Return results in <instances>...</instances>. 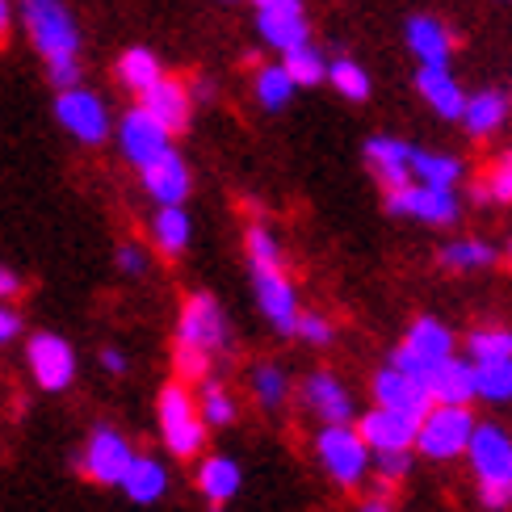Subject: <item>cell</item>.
Wrapping results in <instances>:
<instances>
[{"mask_svg":"<svg viewBox=\"0 0 512 512\" xmlns=\"http://www.w3.org/2000/svg\"><path fill=\"white\" fill-rule=\"evenodd\" d=\"M433 403H454V408H466L475 399V366H466L458 357H445L433 366V374L424 378Z\"/></svg>","mask_w":512,"mask_h":512,"instance_id":"19","label":"cell"},{"mask_svg":"<svg viewBox=\"0 0 512 512\" xmlns=\"http://www.w3.org/2000/svg\"><path fill=\"white\" fill-rule=\"evenodd\" d=\"M412 143H403V139H387V135H378L366 143V164H370V173L387 185V189H399V185H408L412 181Z\"/></svg>","mask_w":512,"mask_h":512,"instance_id":"18","label":"cell"},{"mask_svg":"<svg viewBox=\"0 0 512 512\" xmlns=\"http://www.w3.org/2000/svg\"><path fill=\"white\" fill-rule=\"evenodd\" d=\"M319 462L328 466V475L340 487H357L370 471V445L361 441V433H353L349 424H328L319 433Z\"/></svg>","mask_w":512,"mask_h":512,"instance_id":"5","label":"cell"},{"mask_svg":"<svg viewBox=\"0 0 512 512\" xmlns=\"http://www.w3.org/2000/svg\"><path fill=\"white\" fill-rule=\"evenodd\" d=\"M361 512H391V508H387V500H370V504L361 508Z\"/></svg>","mask_w":512,"mask_h":512,"instance_id":"50","label":"cell"},{"mask_svg":"<svg viewBox=\"0 0 512 512\" xmlns=\"http://www.w3.org/2000/svg\"><path fill=\"white\" fill-rule=\"evenodd\" d=\"M55 118H59L63 131H68L72 139H80V143H105L110 139V110H105V101L97 93L80 89V84L59 89Z\"/></svg>","mask_w":512,"mask_h":512,"instance_id":"7","label":"cell"},{"mask_svg":"<svg viewBox=\"0 0 512 512\" xmlns=\"http://www.w3.org/2000/svg\"><path fill=\"white\" fill-rule=\"evenodd\" d=\"M466 349L475 361H492V357H512V332L508 328H479L466 336Z\"/></svg>","mask_w":512,"mask_h":512,"instance_id":"35","label":"cell"},{"mask_svg":"<svg viewBox=\"0 0 512 512\" xmlns=\"http://www.w3.org/2000/svg\"><path fill=\"white\" fill-rule=\"evenodd\" d=\"M248 261H282V248L269 236V227H248Z\"/></svg>","mask_w":512,"mask_h":512,"instance_id":"40","label":"cell"},{"mask_svg":"<svg viewBox=\"0 0 512 512\" xmlns=\"http://www.w3.org/2000/svg\"><path fill=\"white\" fill-rule=\"evenodd\" d=\"M101 366L110 370V374H126V357H122L118 349H105V353H101Z\"/></svg>","mask_w":512,"mask_h":512,"instance_id":"49","label":"cell"},{"mask_svg":"<svg viewBox=\"0 0 512 512\" xmlns=\"http://www.w3.org/2000/svg\"><path fill=\"white\" fill-rule=\"evenodd\" d=\"M324 80H332L336 93L349 97V101H366V97H370V76H366V68H361V63H353V59H345V55L328 63V76H324Z\"/></svg>","mask_w":512,"mask_h":512,"instance_id":"32","label":"cell"},{"mask_svg":"<svg viewBox=\"0 0 512 512\" xmlns=\"http://www.w3.org/2000/svg\"><path fill=\"white\" fill-rule=\"evenodd\" d=\"M131 458H135L131 441H126L118 429H110V424H101V429H93L89 441H84V450H80L76 466L84 471V479H89V483L114 487V483H122V475H126V466H131Z\"/></svg>","mask_w":512,"mask_h":512,"instance_id":"6","label":"cell"},{"mask_svg":"<svg viewBox=\"0 0 512 512\" xmlns=\"http://www.w3.org/2000/svg\"><path fill=\"white\" fill-rule=\"evenodd\" d=\"M483 194H487V202H512V152L500 156L492 177L483 181Z\"/></svg>","mask_w":512,"mask_h":512,"instance_id":"39","label":"cell"},{"mask_svg":"<svg viewBox=\"0 0 512 512\" xmlns=\"http://www.w3.org/2000/svg\"><path fill=\"white\" fill-rule=\"evenodd\" d=\"M282 68L290 72L294 89H315V84L328 76V59L319 55V47H311V42H298V47H290L282 55Z\"/></svg>","mask_w":512,"mask_h":512,"instance_id":"29","label":"cell"},{"mask_svg":"<svg viewBox=\"0 0 512 512\" xmlns=\"http://www.w3.org/2000/svg\"><path fill=\"white\" fill-rule=\"evenodd\" d=\"M412 177L420 185H441V189H454L458 177H462V164L454 156H437V152H420V147H412Z\"/></svg>","mask_w":512,"mask_h":512,"instance_id":"30","label":"cell"},{"mask_svg":"<svg viewBox=\"0 0 512 512\" xmlns=\"http://www.w3.org/2000/svg\"><path fill=\"white\" fill-rule=\"evenodd\" d=\"M30 374L42 391H63V387H72V378H76V353L72 345L63 336L55 332H38L30 336Z\"/></svg>","mask_w":512,"mask_h":512,"instance_id":"11","label":"cell"},{"mask_svg":"<svg viewBox=\"0 0 512 512\" xmlns=\"http://www.w3.org/2000/svg\"><path fill=\"white\" fill-rule=\"evenodd\" d=\"M412 353H420L429 366H437V361L454 357V332L437 324V319H416V324L408 328V340H403Z\"/></svg>","mask_w":512,"mask_h":512,"instance_id":"26","label":"cell"},{"mask_svg":"<svg viewBox=\"0 0 512 512\" xmlns=\"http://www.w3.org/2000/svg\"><path fill=\"white\" fill-rule=\"evenodd\" d=\"M139 105L152 114L168 135H177L189 126V114H194V97H189V84L173 80V76H160L152 89L139 93Z\"/></svg>","mask_w":512,"mask_h":512,"instance_id":"14","label":"cell"},{"mask_svg":"<svg viewBox=\"0 0 512 512\" xmlns=\"http://www.w3.org/2000/svg\"><path fill=\"white\" fill-rule=\"evenodd\" d=\"M391 366H395V370H403V374H412V378H420V382L433 374V366H429V361H424L420 353H412L408 345H399V349L391 353Z\"/></svg>","mask_w":512,"mask_h":512,"instance_id":"42","label":"cell"},{"mask_svg":"<svg viewBox=\"0 0 512 512\" xmlns=\"http://www.w3.org/2000/svg\"><path fill=\"white\" fill-rule=\"evenodd\" d=\"M475 395L492 399V403H508L512 399V357H492L475 366Z\"/></svg>","mask_w":512,"mask_h":512,"instance_id":"31","label":"cell"},{"mask_svg":"<svg viewBox=\"0 0 512 512\" xmlns=\"http://www.w3.org/2000/svg\"><path fill=\"white\" fill-rule=\"evenodd\" d=\"M248 265H252V282H256V298H261V311L273 319V328L294 332L298 298H294V286L282 273V261H248Z\"/></svg>","mask_w":512,"mask_h":512,"instance_id":"12","label":"cell"},{"mask_svg":"<svg viewBox=\"0 0 512 512\" xmlns=\"http://www.w3.org/2000/svg\"><path fill=\"white\" fill-rule=\"evenodd\" d=\"M118 487H122V492L131 496L135 504H156V500L168 492V471H164V462L147 458V454H135Z\"/></svg>","mask_w":512,"mask_h":512,"instance_id":"23","label":"cell"},{"mask_svg":"<svg viewBox=\"0 0 512 512\" xmlns=\"http://www.w3.org/2000/svg\"><path fill=\"white\" fill-rule=\"evenodd\" d=\"M152 240L164 256H181L189 248V215L181 206H160L152 219Z\"/></svg>","mask_w":512,"mask_h":512,"instance_id":"28","label":"cell"},{"mask_svg":"<svg viewBox=\"0 0 512 512\" xmlns=\"http://www.w3.org/2000/svg\"><path fill=\"white\" fill-rule=\"evenodd\" d=\"M387 210L391 215H408L420 223H437V227H450L458 219V198L454 189H441V185H399L387 189Z\"/></svg>","mask_w":512,"mask_h":512,"instance_id":"8","label":"cell"},{"mask_svg":"<svg viewBox=\"0 0 512 512\" xmlns=\"http://www.w3.org/2000/svg\"><path fill=\"white\" fill-rule=\"evenodd\" d=\"M17 17L26 26L34 51L55 63V59H80V26L63 0H21Z\"/></svg>","mask_w":512,"mask_h":512,"instance_id":"2","label":"cell"},{"mask_svg":"<svg viewBox=\"0 0 512 512\" xmlns=\"http://www.w3.org/2000/svg\"><path fill=\"white\" fill-rule=\"evenodd\" d=\"M160 433H164V445L173 450L177 458H194L202 445H206V420L198 412L194 395H189L185 382H168L160 391Z\"/></svg>","mask_w":512,"mask_h":512,"instance_id":"3","label":"cell"},{"mask_svg":"<svg viewBox=\"0 0 512 512\" xmlns=\"http://www.w3.org/2000/svg\"><path fill=\"white\" fill-rule=\"evenodd\" d=\"M198 412L206 424H215V429H223V424L236 420V403H231V395L219 387V382H206L202 387V403H198Z\"/></svg>","mask_w":512,"mask_h":512,"instance_id":"36","label":"cell"},{"mask_svg":"<svg viewBox=\"0 0 512 512\" xmlns=\"http://www.w3.org/2000/svg\"><path fill=\"white\" fill-rule=\"evenodd\" d=\"M374 399H378V408H395V412L416 416V420H424V412L433 408L429 387H424L420 378L395 370V366H387L374 378Z\"/></svg>","mask_w":512,"mask_h":512,"instance_id":"15","label":"cell"},{"mask_svg":"<svg viewBox=\"0 0 512 512\" xmlns=\"http://www.w3.org/2000/svg\"><path fill=\"white\" fill-rule=\"evenodd\" d=\"M21 294V277L9 269V265H0V303H9V298Z\"/></svg>","mask_w":512,"mask_h":512,"instance_id":"47","label":"cell"},{"mask_svg":"<svg viewBox=\"0 0 512 512\" xmlns=\"http://www.w3.org/2000/svg\"><path fill=\"white\" fill-rule=\"evenodd\" d=\"M294 332H298V336H307L311 345H328V340H332V324H328L324 315H298Z\"/></svg>","mask_w":512,"mask_h":512,"instance_id":"43","label":"cell"},{"mask_svg":"<svg viewBox=\"0 0 512 512\" xmlns=\"http://www.w3.org/2000/svg\"><path fill=\"white\" fill-rule=\"evenodd\" d=\"M17 336H21V315L9 303H0V345H9Z\"/></svg>","mask_w":512,"mask_h":512,"instance_id":"46","label":"cell"},{"mask_svg":"<svg viewBox=\"0 0 512 512\" xmlns=\"http://www.w3.org/2000/svg\"><path fill=\"white\" fill-rule=\"evenodd\" d=\"M466 454L475 462L483 508H508L512 504V437L500 424H475Z\"/></svg>","mask_w":512,"mask_h":512,"instance_id":"1","label":"cell"},{"mask_svg":"<svg viewBox=\"0 0 512 512\" xmlns=\"http://www.w3.org/2000/svg\"><path fill=\"white\" fill-rule=\"evenodd\" d=\"M504 118H508V97L496 93V89H483V93H475V97H466L462 114H458V122H462L475 139L496 135L500 126H504Z\"/></svg>","mask_w":512,"mask_h":512,"instance_id":"22","label":"cell"},{"mask_svg":"<svg viewBox=\"0 0 512 512\" xmlns=\"http://www.w3.org/2000/svg\"><path fill=\"white\" fill-rule=\"evenodd\" d=\"M492 261H496V252L487 248L483 240H454V244L441 248V265L445 269H483Z\"/></svg>","mask_w":512,"mask_h":512,"instance_id":"34","label":"cell"},{"mask_svg":"<svg viewBox=\"0 0 512 512\" xmlns=\"http://www.w3.org/2000/svg\"><path fill=\"white\" fill-rule=\"evenodd\" d=\"M416 429L420 420L416 416H403L395 408H374L370 416H361V441L370 450H412L416 445Z\"/></svg>","mask_w":512,"mask_h":512,"instance_id":"16","label":"cell"},{"mask_svg":"<svg viewBox=\"0 0 512 512\" xmlns=\"http://www.w3.org/2000/svg\"><path fill=\"white\" fill-rule=\"evenodd\" d=\"M118 269H122V273H131V277H139V273L147 269L143 248H139V244H122V248H118Z\"/></svg>","mask_w":512,"mask_h":512,"instance_id":"45","label":"cell"},{"mask_svg":"<svg viewBox=\"0 0 512 512\" xmlns=\"http://www.w3.org/2000/svg\"><path fill=\"white\" fill-rule=\"evenodd\" d=\"M374 454H378V475H382V479L399 483L403 475L412 471V454H408V450H374Z\"/></svg>","mask_w":512,"mask_h":512,"instance_id":"41","label":"cell"},{"mask_svg":"<svg viewBox=\"0 0 512 512\" xmlns=\"http://www.w3.org/2000/svg\"><path fill=\"white\" fill-rule=\"evenodd\" d=\"M181 345H194L202 353H223L227 349V319L215 303V294H189L181 307V324H177Z\"/></svg>","mask_w":512,"mask_h":512,"instance_id":"9","label":"cell"},{"mask_svg":"<svg viewBox=\"0 0 512 512\" xmlns=\"http://www.w3.org/2000/svg\"><path fill=\"white\" fill-rule=\"evenodd\" d=\"M160 76H164V68H160L156 51H147V47L122 51V59H118V84H122V89L143 93V89H152Z\"/></svg>","mask_w":512,"mask_h":512,"instance_id":"27","label":"cell"},{"mask_svg":"<svg viewBox=\"0 0 512 512\" xmlns=\"http://www.w3.org/2000/svg\"><path fill=\"white\" fill-rule=\"evenodd\" d=\"M240 483H244V475H240V466L231 462V458H206L202 462V471H198V487H202V496L210 500V508H223L231 496L240 492Z\"/></svg>","mask_w":512,"mask_h":512,"instance_id":"25","label":"cell"},{"mask_svg":"<svg viewBox=\"0 0 512 512\" xmlns=\"http://www.w3.org/2000/svg\"><path fill=\"white\" fill-rule=\"evenodd\" d=\"M307 403H311V412L324 416L328 424H349V416H353V399L332 374H311L307 378Z\"/></svg>","mask_w":512,"mask_h":512,"instance_id":"24","label":"cell"},{"mask_svg":"<svg viewBox=\"0 0 512 512\" xmlns=\"http://www.w3.org/2000/svg\"><path fill=\"white\" fill-rule=\"evenodd\" d=\"M143 177V189L152 194L160 206H181L189 198V164L168 147L160 160H152L147 168H139Z\"/></svg>","mask_w":512,"mask_h":512,"instance_id":"17","label":"cell"},{"mask_svg":"<svg viewBox=\"0 0 512 512\" xmlns=\"http://www.w3.org/2000/svg\"><path fill=\"white\" fill-rule=\"evenodd\" d=\"M173 366H177V378H181V382H206V374H210V353H202V349H194V345H181V340H177Z\"/></svg>","mask_w":512,"mask_h":512,"instance_id":"38","label":"cell"},{"mask_svg":"<svg viewBox=\"0 0 512 512\" xmlns=\"http://www.w3.org/2000/svg\"><path fill=\"white\" fill-rule=\"evenodd\" d=\"M256 5V30L273 51H290L298 42H311L303 0H252Z\"/></svg>","mask_w":512,"mask_h":512,"instance_id":"10","label":"cell"},{"mask_svg":"<svg viewBox=\"0 0 512 512\" xmlns=\"http://www.w3.org/2000/svg\"><path fill=\"white\" fill-rule=\"evenodd\" d=\"M47 76L55 89H72V84H80V59H55L47 63Z\"/></svg>","mask_w":512,"mask_h":512,"instance_id":"44","label":"cell"},{"mask_svg":"<svg viewBox=\"0 0 512 512\" xmlns=\"http://www.w3.org/2000/svg\"><path fill=\"white\" fill-rule=\"evenodd\" d=\"M408 47L420 63H450V51H454V34L445 21L420 13L408 21Z\"/></svg>","mask_w":512,"mask_h":512,"instance_id":"21","label":"cell"},{"mask_svg":"<svg viewBox=\"0 0 512 512\" xmlns=\"http://www.w3.org/2000/svg\"><path fill=\"white\" fill-rule=\"evenodd\" d=\"M256 97H261L265 110H282V105H290L294 80H290V72L282 68V63H269V68L256 72Z\"/></svg>","mask_w":512,"mask_h":512,"instance_id":"33","label":"cell"},{"mask_svg":"<svg viewBox=\"0 0 512 512\" xmlns=\"http://www.w3.org/2000/svg\"><path fill=\"white\" fill-rule=\"evenodd\" d=\"M118 147L135 168H147L152 160H160L168 147H173V135H168L164 126L139 105V110H131L118 122Z\"/></svg>","mask_w":512,"mask_h":512,"instance_id":"13","label":"cell"},{"mask_svg":"<svg viewBox=\"0 0 512 512\" xmlns=\"http://www.w3.org/2000/svg\"><path fill=\"white\" fill-rule=\"evenodd\" d=\"M416 89H420V97L429 101L441 118H458L462 105H466V93L458 89V80L450 76V63H420Z\"/></svg>","mask_w":512,"mask_h":512,"instance_id":"20","label":"cell"},{"mask_svg":"<svg viewBox=\"0 0 512 512\" xmlns=\"http://www.w3.org/2000/svg\"><path fill=\"white\" fill-rule=\"evenodd\" d=\"M252 391L256 399H261V408H282V399H286V374L277 370V366H261L252 374Z\"/></svg>","mask_w":512,"mask_h":512,"instance_id":"37","label":"cell"},{"mask_svg":"<svg viewBox=\"0 0 512 512\" xmlns=\"http://www.w3.org/2000/svg\"><path fill=\"white\" fill-rule=\"evenodd\" d=\"M13 17H17L13 0H0V47H5V38H9V30H13Z\"/></svg>","mask_w":512,"mask_h":512,"instance_id":"48","label":"cell"},{"mask_svg":"<svg viewBox=\"0 0 512 512\" xmlns=\"http://www.w3.org/2000/svg\"><path fill=\"white\" fill-rule=\"evenodd\" d=\"M475 433V416L454 403H437V408L424 412L420 429H416V445L429 458H458L466 454V441Z\"/></svg>","mask_w":512,"mask_h":512,"instance_id":"4","label":"cell"}]
</instances>
